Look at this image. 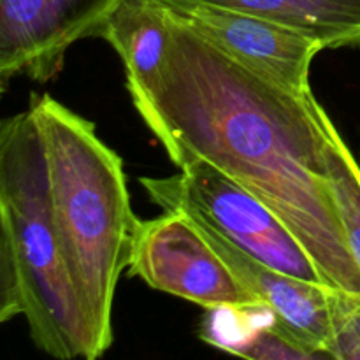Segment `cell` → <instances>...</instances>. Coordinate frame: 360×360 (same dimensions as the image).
<instances>
[{"label":"cell","instance_id":"3957f363","mask_svg":"<svg viewBox=\"0 0 360 360\" xmlns=\"http://www.w3.org/2000/svg\"><path fill=\"white\" fill-rule=\"evenodd\" d=\"M23 316L39 350L90 359L88 329L51 211L48 167L30 109L0 125V322Z\"/></svg>","mask_w":360,"mask_h":360},{"label":"cell","instance_id":"277c9868","mask_svg":"<svg viewBox=\"0 0 360 360\" xmlns=\"http://www.w3.org/2000/svg\"><path fill=\"white\" fill-rule=\"evenodd\" d=\"M141 185L162 211H186L266 266L326 285L288 225L259 197L207 160H192L169 178H143Z\"/></svg>","mask_w":360,"mask_h":360},{"label":"cell","instance_id":"ba28073f","mask_svg":"<svg viewBox=\"0 0 360 360\" xmlns=\"http://www.w3.org/2000/svg\"><path fill=\"white\" fill-rule=\"evenodd\" d=\"M190 217L197 221L210 245L217 250L234 276L262 301L264 308L269 309L274 323L302 347L330 359L329 287L299 280L266 266L227 241L200 218L193 214Z\"/></svg>","mask_w":360,"mask_h":360},{"label":"cell","instance_id":"5b68a950","mask_svg":"<svg viewBox=\"0 0 360 360\" xmlns=\"http://www.w3.org/2000/svg\"><path fill=\"white\" fill-rule=\"evenodd\" d=\"M129 274L155 290L206 309H266L185 211H164L160 217L139 221Z\"/></svg>","mask_w":360,"mask_h":360},{"label":"cell","instance_id":"9c48e42d","mask_svg":"<svg viewBox=\"0 0 360 360\" xmlns=\"http://www.w3.org/2000/svg\"><path fill=\"white\" fill-rule=\"evenodd\" d=\"M169 9L213 6L287 25L326 49H360V0H155Z\"/></svg>","mask_w":360,"mask_h":360},{"label":"cell","instance_id":"7c38bea8","mask_svg":"<svg viewBox=\"0 0 360 360\" xmlns=\"http://www.w3.org/2000/svg\"><path fill=\"white\" fill-rule=\"evenodd\" d=\"M327 299L330 315V359L360 360V294L329 287Z\"/></svg>","mask_w":360,"mask_h":360},{"label":"cell","instance_id":"30bf717a","mask_svg":"<svg viewBox=\"0 0 360 360\" xmlns=\"http://www.w3.org/2000/svg\"><path fill=\"white\" fill-rule=\"evenodd\" d=\"M101 39L122 58L127 88L144 86L160 72L167 56L169 9L155 0H123L109 16Z\"/></svg>","mask_w":360,"mask_h":360},{"label":"cell","instance_id":"52a82bcc","mask_svg":"<svg viewBox=\"0 0 360 360\" xmlns=\"http://www.w3.org/2000/svg\"><path fill=\"white\" fill-rule=\"evenodd\" d=\"M174 13L193 34L250 72L294 94H311V63L326 49L316 39L287 25L221 7L193 6Z\"/></svg>","mask_w":360,"mask_h":360},{"label":"cell","instance_id":"6da1fadb","mask_svg":"<svg viewBox=\"0 0 360 360\" xmlns=\"http://www.w3.org/2000/svg\"><path fill=\"white\" fill-rule=\"evenodd\" d=\"M169 9V7H167ZM160 72L129 88L137 115L178 169L202 158L271 207L330 288L360 294L327 171L323 111L232 62L193 34L172 9Z\"/></svg>","mask_w":360,"mask_h":360},{"label":"cell","instance_id":"8992f818","mask_svg":"<svg viewBox=\"0 0 360 360\" xmlns=\"http://www.w3.org/2000/svg\"><path fill=\"white\" fill-rule=\"evenodd\" d=\"M123 0H0V83H48L76 42L101 37Z\"/></svg>","mask_w":360,"mask_h":360},{"label":"cell","instance_id":"8fae6325","mask_svg":"<svg viewBox=\"0 0 360 360\" xmlns=\"http://www.w3.org/2000/svg\"><path fill=\"white\" fill-rule=\"evenodd\" d=\"M323 127L330 190L340 210L350 252L360 267V164L327 111H323Z\"/></svg>","mask_w":360,"mask_h":360},{"label":"cell","instance_id":"7a4b0ae2","mask_svg":"<svg viewBox=\"0 0 360 360\" xmlns=\"http://www.w3.org/2000/svg\"><path fill=\"white\" fill-rule=\"evenodd\" d=\"M41 134L51 211L63 259L88 329L90 359L112 345V304L130 266L139 218L123 160L95 125L49 95L28 108Z\"/></svg>","mask_w":360,"mask_h":360},{"label":"cell","instance_id":"4fadbf2b","mask_svg":"<svg viewBox=\"0 0 360 360\" xmlns=\"http://www.w3.org/2000/svg\"><path fill=\"white\" fill-rule=\"evenodd\" d=\"M232 354L241 355L246 359H259V360H271V359H323L322 355L316 352L309 350V348L302 347L301 343L292 340L290 336L283 333L280 327L274 323L271 319L269 323L260 329L253 330Z\"/></svg>","mask_w":360,"mask_h":360}]
</instances>
